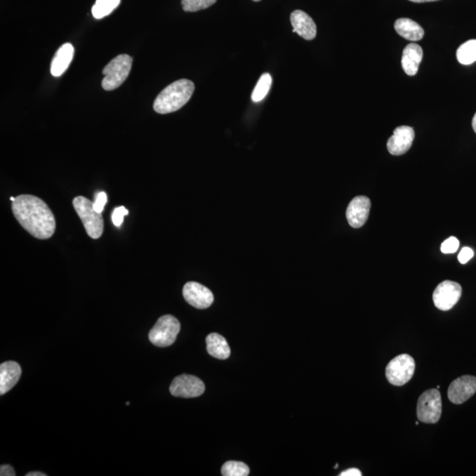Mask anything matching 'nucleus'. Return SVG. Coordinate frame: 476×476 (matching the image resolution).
Instances as JSON below:
<instances>
[{
    "mask_svg": "<svg viewBox=\"0 0 476 476\" xmlns=\"http://www.w3.org/2000/svg\"><path fill=\"white\" fill-rule=\"evenodd\" d=\"M13 216L23 229L38 239H49L56 230L53 211L38 197L22 194L12 202Z\"/></svg>",
    "mask_w": 476,
    "mask_h": 476,
    "instance_id": "obj_1",
    "label": "nucleus"
},
{
    "mask_svg": "<svg viewBox=\"0 0 476 476\" xmlns=\"http://www.w3.org/2000/svg\"><path fill=\"white\" fill-rule=\"evenodd\" d=\"M194 91V84L189 79H183L173 82L154 100V112L159 114L177 112L190 101Z\"/></svg>",
    "mask_w": 476,
    "mask_h": 476,
    "instance_id": "obj_2",
    "label": "nucleus"
},
{
    "mask_svg": "<svg viewBox=\"0 0 476 476\" xmlns=\"http://www.w3.org/2000/svg\"><path fill=\"white\" fill-rule=\"evenodd\" d=\"M94 203L84 196H78L72 201V206L81 218L85 227L86 232L93 239H98L103 233V219L102 213L94 209Z\"/></svg>",
    "mask_w": 476,
    "mask_h": 476,
    "instance_id": "obj_3",
    "label": "nucleus"
},
{
    "mask_svg": "<svg viewBox=\"0 0 476 476\" xmlns=\"http://www.w3.org/2000/svg\"><path fill=\"white\" fill-rule=\"evenodd\" d=\"M133 58L129 55L121 54L113 58L103 70L105 74L102 81L103 88L106 91H115L128 78L132 70Z\"/></svg>",
    "mask_w": 476,
    "mask_h": 476,
    "instance_id": "obj_4",
    "label": "nucleus"
},
{
    "mask_svg": "<svg viewBox=\"0 0 476 476\" xmlns=\"http://www.w3.org/2000/svg\"><path fill=\"white\" fill-rule=\"evenodd\" d=\"M180 323L174 316L164 315L157 320L148 337L154 346L165 348L171 346L180 332Z\"/></svg>",
    "mask_w": 476,
    "mask_h": 476,
    "instance_id": "obj_5",
    "label": "nucleus"
},
{
    "mask_svg": "<svg viewBox=\"0 0 476 476\" xmlns=\"http://www.w3.org/2000/svg\"><path fill=\"white\" fill-rule=\"evenodd\" d=\"M416 371V362L411 355L402 354L393 358L385 369V377L390 384L402 386L411 381Z\"/></svg>",
    "mask_w": 476,
    "mask_h": 476,
    "instance_id": "obj_6",
    "label": "nucleus"
},
{
    "mask_svg": "<svg viewBox=\"0 0 476 476\" xmlns=\"http://www.w3.org/2000/svg\"><path fill=\"white\" fill-rule=\"evenodd\" d=\"M417 417L424 423H437L442 415V399L439 389H430L419 397Z\"/></svg>",
    "mask_w": 476,
    "mask_h": 476,
    "instance_id": "obj_7",
    "label": "nucleus"
},
{
    "mask_svg": "<svg viewBox=\"0 0 476 476\" xmlns=\"http://www.w3.org/2000/svg\"><path fill=\"white\" fill-rule=\"evenodd\" d=\"M462 294V288L458 282L444 281L435 289L433 302L440 310H449L456 305Z\"/></svg>",
    "mask_w": 476,
    "mask_h": 476,
    "instance_id": "obj_8",
    "label": "nucleus"
},
{
    "mask_svg": "<svg viewBox=\"0 0 476 476\" xmlns=\"http://www.w3.org/2000/svg\"><path fill=\"white\" fill-rule=\"evenodd\" d=\"M170 391L175 397L181 398H195L205 392V385L195 376L183 374L172 381Z\"/></svg>",
    "mask_w": 476,
    "mask_h": 476,
    "instance_id": "obj_9",
    "label": "nucleus"
},
{
    "mask_svg": "<svg viewBox=\"0 0 476 476\" xmlns=\"http://www.w3.org/2000/svg\"><path fill=\"white\" fill-rule=\"evenodd\" d=\"M183 296L185 301L196 309L209 308L213 302L211 291L198 282H187L183 289Z\"/></svg>",
    "mask_w": 476,
    "mask_h": 476,
    "instance_id": "obj_10",
    "label": "nucleus"
},
{
    "mask_svg": "<svg viewBox=\"0 0 476 476\" xmlns=\"http://www.w3.org/2000/svg\"><path fill=\"white\" fill-rule=\"evenodd\" d=\"M476 392V378L474 376H462L455 379L448 388V398L454 404H462Z\"/></svg>",
    "mask_w": 476,
    "mask_h": 476,
    "instance_id": "obj_11",
    "label": "nucleus"
},
{
    "mask_svg": "<svg viewBox=\"0 0 476 476\" xmlns=\"http://www.w3.org/2000/svg\"><path fill=\"white\" fill-rule=\"evenodd\" d=\"M371 201L366 196H357L352 199L346 212L348 224L355 229H359L367 222L370 215Z\"/></svg>",
    "mask_w": 476,
    "mask_h": 476,
    "instance_id": "obj_12",
    "label": "nucleus"
},
{
    "mask_svg": "<svg viewBox=\"0 0 476 476\" xmlns=\"http://www.w3.org/2000/svg\"><path fill=\"white\" fill-rule=\"evenodd\" d=\"M415 139V131L412 127L402 126L393 131L392 137L388 141V150L392 155H402L411 147Z\"/></svg>",
    "mask_w": 476,
    "mask_h": 476,
    "instance_id": "obj_13",
    "label": "nucleus"
},
{
    "mask_svg": "<svg viewBox=\"0 0 476 476\" xmlns=\"http://www.w3.org/2000/svg\"><path fill=\"white\" fill-rule=\"evenodd\" d=\"M293 32L305 40H313L317 36V26L312 17L301 10H296L291 15Z\"/></svg>",
    "mask_w": 476,
    "mask_h": 476,
    "instance_id": "obj_14",
    "label": "nucleus"
},
{
    "mask_svg": "<svg viewBox=\"0 0 476 476\" xmlns=\"http://www.w3.org/2000/svg\"><path fill=\"white\" fill-rule=\"evenodd\" d=\"M20 375L22 368L16 362H5L0 365V395L8 392L18 383Z\"/></svg>",
    "mask_w": 476,
    "mask_h": 476,
    "instance_id": "obj_15",
    "label": "nucleus"
},
{
    "mask_svg": "<svg viewBox=\"0 0 476 476\" xmlns=\"http://www.w3.org/2000/svg\"><path fill=\"white\" fill-rule=\"evenodd\" d=\"M423 58V51L418 44H410L403 51L402 65L406 74L414 76L418 72Z\"/></svg>",
    "mask_w": 476,
    "mask_h": 476,
    "instance_id": "obj_16",
    "label": "nucleus"
},
{
    "mask_svg": "<svg viewBox=\"0 0 476 476\" xmlns=\"http://www.w3.org/2000/svg\"><path fill=\"white\" fill-rule=\"evenodd\" d=\"M74 48L71 44H65L58 50L51 65V72L54 77H60L67 70L74 58Z\"/></svg>",
    "mask_w": 476,
    "mask_h": 476,
    "instance_id": "obj_17",
    "label": "nucleus"
},
{
    "mask_svg": "<svg viewBox=\"0 0 476 476\" xmlns=\"http://www.w3.org/2000/svg\"><path fill=\"white\" fill-rule=\"evenodd\" d=\"M395 29L399 36L406 40L416 42L423 39L424 30L418 23L409 18H401L396 20Z\"/></svg>",
    "mask_w": 476,
    "mask_h": 476,
    "instance_id": "obj_18",
    "label": "nucleus"
},
{
    "mask_svg": "<svg viewBox=\"0 0 476 476\" xmlns=\"http://www.w3.org/2000/svg\"><path fill=\"white\" fill-rule=\"evenodd\" d=\"M206 350L210 355L217 359L225 360L230 357V348L225 338L218 333H210L206 339Z\"/></svg>",
    "mask_w": 476,
    "mask_h": 476,
    "instance_id": "obj_19",
    "label": "nucleus"
},
{
    "mask_svg": "<svg viewBox=\"0 0 476 476\" xmlns=\"http://www.w3.org/2000/svg\"><path fill=\"white\" fill-rule=\"evenodd\" d=\"M457 60L461 65H468L476 61V40H469L461 44L456 53Z\"/></svg>",
    "mask_w": 476,
    "mask_h": 476,
    "instance_id": "obj_20",
    "label": "nucleus"
},
{
    "mask_svg": "<svg viewBox=\"0 0 476 476\" xmlns=\"http://www.w3.org/2000/svg\"><path fill=\"white\" fill-rule=\"evenodd\" d=\"M120 4V0H96L92 8L95 19H103L110 15Z\"/></svg>",
    "mask_w": 476,
    "mask_h": 476,
    "instance_id": "obj_21",
    "label": "nucleus"
},
{
    "mask_svg": "<svg viewBox=\"0 0 476 476\" xmlns=\"http://www.w3.org/2000/svg\"><path fill=\"white\" fill-rule=\"evenodd\" d=\"M272 85V77L269 74H264L261 75L258 79L256 87H255L253 94H251V100L254 103H260L263 100L270 91Z\"/></svg>",
    "mask_w": 476,
    "mask_h": 476,
    "instance_id": "obj_22",
    "label": "nucleus"
},
{
    "mask_svg": "<svg viewBox=\"0 0 476 476\" xmlns=\"http://www.w3.org/2000/svg\"><path fill=\"white\" fill-rule=\"evenodd\" d=\"M249 472V467L240 461H227L222 468L223 476H247Z\"/></svg>",
    "mask_w": 476,
    "mask_h": 476,
    "instance_id": "obj_23",
    "label": "nucleus"
},
{
    "mask_svg": "<svg viewBox=\"0 0 476 476\" xmlns=\"http://www.w3.org/2000/svg\"><path fill=\"white\" fill-rule=\"evenodd\" d=\"M217 0H182V6L185 12H198L210 8L216 4Z\"/></svg>",
    "mask_w": 476,
    "mask_h": 476,
    "instance_id": "obj_24",
    "label": "nucleus"
},
{
    "mask_svg": "<svg viewBox=\"0 0 476 476\" xmlns=\"http://www.w3.org/2000/svg\"><path fill=\"white\" fill-rule=\"evenodd\" d=\"M460 247V241L455 237L448 238L444 242L441 244V251L443 253H454Z\"/></svg>",
    "mask_w": 476,
    "mask_h": 476,
    "instance_id": "obj_25",
    "label": "nucleus"
},
{
    "mask_svg": "<svg viewBox=\"0 0 476 476\" xmlns=\"http://www.w3.org/2000/svg\"><path fill=\"white\" fill-rule=\"evenodd\" d=\"M128 210H127L125 206H119V208L114 210L112 213V222L114 225L116 227L121 226V224L124 222V217L128 215Z\"/></svg>",
    "mask_w": 476,
    "mask_h": 476,
    "instance_id": "obj_26",
    "label": "nucleus"
},
{
    "mask_svg": "<svg viewBox=\"0 0 476 476\" xmlns=\"http://www.w3.org/2000/svg\"><path fill=\"white\" fill-rule=\"evenodd\" d=\"M107 203V194L105 192H99L98 196H96L95 201L94 202V209L95 210L96 212L99 213H102L103 211V209H105V206Z\"/></svg>",
    "mask_w": 476,
    "mask_h": 476,
    "instance_id": "obj_27",
    "label": "nucleus"
},
{
    "mask_svg": "<svg viewBox=\"0 0 476 476\" xmlns=\"http://www.w3.org/2000/svg\"><path fill=\"white\" fill-rule=\"evenodd\" d=\"M474 257V251L469 247H464L458 254V260L461 264H467Z\"/></svg>",
    "mask_w": 476,
    "mask_h": 476,
    "instance_id": "obj_28",
    "label": "nucleus"
},
{
    "mask_svg": "<svg viewBox=\"0 0 476 476\" xmlns=\"http://www.w3.org/2000/svg\"><path fill=\"white\" fill-rule=\"evenodd\" d=\"M15 471L11 465H2L0 468V475L1 476H15Z\"/></svg>",
    "mask_w": 476,
    "mask_h": 476,
    "instance_id": "obj_29",
    "label": "nucleus"
},
{
    "mask_svg": "<svg viewBox=\"0 0 476 476\" xmlns=\"http://www.w3.org/2000/svg\"><path fill=\"white\" fill-rule=\"evenodd\" d=\"M340 476H362L359 469L350 468L348 470L341 472Z\"/></svg>",
    "mask_w": 476,
    "mask_h": 476,
    "instance_id": "obj_30",
    "label": "nucleus"
},
{
    "mask_svg": "<svg viewBox=\"0 0 476 476\" xmlns=\"http://www.w3.org/2000/svg\"><path fill=\"white\" fill-rule=\"evenodd\" d=\"M47 475L44 474L41 472H31L29 474H27L26 476H46Z\"/></svg>",
    "mask_w": 476,
    "mask_h": 476,
    "instance_id": "obj_31",
    "label": "nucleus"
},
{
    "mask_svg": "<svg viewBox=\"0 0 476 476\" xmlns=\"http://www.w3.org/2000/svg\"><path fill=\"white\" fill-rule=\"evenodd\" d=\"M409 1L415 2V3H425V2L437 1V0H409Z\"/></svg>",
    "mask_w": 476,
    "mask_h": 476,
    "instance_id": "obj_32",
    "label": "nucleus"
},
{
    "mask_svg": "<svg viewBox=\"0 0 476 476\" xmlns=\"http://www.w3.org/2000/svg\"><path fill=\"white\" fill-rule=\"evenodd\" d=\"M472 129H474L475 133H476V113L475 115L474 116V119L472 120Z\"/></svg>",
    "mask_w": 476,
    "mask_h": 476,
    "instance_id": "obj_33",
    "label": "nucleus"
},
{
    "mask_svg": "<svg viewBox=\"0 0 476 476\" xmlns=\"http://www.w3.org/2000/svg\"><path fill=\"white\" fill-rule=\"evenodd\" d=\"M15 198H16V197H15ZM15 197H11V198H10V201H11L12 202H13V201H15Z\"/></svg>",
    "mask_w": 476,
    "mask_h": 476,
    "instance_id": "obj_34",
    "label": "nucleus"
},
{
    "mask_svg": "<svg viewBox=\"0 0 476 476\" xmlns=\"http://www.w3.org/2000/svg\"><path fill=\"white\" fill-rule=\"evenodd\" d=\"M253 1L258 2V1H260V0H253Z\"/></svg>",
    "mask_w": 476,
    "mask_h": 476,
    "instance_id": "obj_35",
    "label": "nucleus"
},
{
    "mask_svg": "<svg viewBox=\"0 0 476 476\" xmlns=\"http://www.w3.org/2000/svg\"><path fill=\"white\" fill-rule=\"evenodd\" d=\"M338 465H339L336 464V467H334V468H338Z\"/></svg>",
    "mask_w": 476,
    "mask_h": 476,
    "instance_id": "obj_36",
    "label": "nucleus"
}]
</instances>
